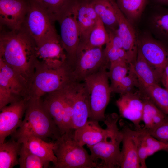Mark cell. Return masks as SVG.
<instances>
[{
  "mask_svg": "<svg viewBox=\"0 0 168 168\" xmlns=\"http://www.w3.org/2000/svg\"><path fill=\"white\" fill-rule=\"evenodd\" d=\"M36 44L22 26L3 31L0 36V59L26 81L28 88L36 63Z\"/></svg>",
  "mask_w": 168,
  "mask_h": 168,
  "instance_id": "obj_1",
  "label": "cell"
},
{
  "mask_svg": "<svg viewBox=\"0 0 168 168\" xmlns=\"http://www.w3.org/2000/svg\"><path fill=\"white\" fill-rule=\"evenodd\" d=\"M61 133L44 104L42 98L28 99L24 118L11 138L20 142L30 137H37L46 141H56Z\"/></svg>",
  "mask_w": 168,
  "mask_h": 168,
  "instance_id": "obj_2",
  "label": "cell"
},
{
  "mask_svg": "<svg viewBox=\"0 0 168 168\" xmlns=\"http://www.w3.org/2000/svg\"><path fill=\"white\" fill-rule=\"evenodd\" d=\"M72 71L67 63L58 68H51L36 63L28 86V98H42L64 88L75 81Z\"/></svg>",
  "mask_w": 168,
  "mask_h": 168,
  "instance_id": "obj_3",
  "label": "cell"
},
{
  "mask_svg": "<svg viewBox=\"0 0 168 168\" xmlns=\"http://www.w3.org/2000/svg\"><path fill=\"white\" fill-rule=\"evenodd\" d=\"M119 118L115 113L105 115L104 122L111 130V134L105 140L93 145H87L91 152L92 160L97 164L99 168H118L119 166L123 134L117 126Z\"/></svg>",
  "mask_w": 168,
  "mask_h": 168,
  "instance_id": "obj_4",
  "label": "cell"
},
{
  "mask_svg": "<svg viewBox=\"0 0 168 168\" xmlns=\"http://www.w3.org/2000/svg\"><path fill=\"white\" fill-rule=\"evenodd\" d=\"M74 129L66 133L55 141L53 149L57 158L55 168H97L90 155L75 140Z\"/></svg>",
  "mask_w": 168,
  "mask_h": 168,
  "instance_id": "obj_5",
  "label": "cell"
},
{
  "mask_svg": "<svg viewBox=\"0 0 168 168\" xmlns=\"http://www.w3.org/2000/svg\"><path fill=\"white\" fill-rule=\"evenodd\" d=\"M60 28V40L67 55V63L72 68L77 60L79 42L75 0H68L55 16Z\"/></svg>",
  "mask_w": 168,
  "mask_h": 168,
  "instance_id": "obj_6",
  "label": "cell"
},
{
  "mask_svg": "<svg viewBox=\"0 0 168 168\" xmlns=\"http://www.w3.org/2000/svg\"><path fill=\"white\" fill-rule=\"evenodd\" d=\"M106 69H103L89 76L83 81L89 96L91 110L89 119L105 121V111L112 92Z\"/></svg>",
  "mask_w": 168,
  "mask_h": 168,
  "instance_id": "obj_7",
  "label": "cell"
},
{
  "mask_svg": "<svg viewBox=\"0 0 168 168\" xmlns=\"http://www.w3.org/2000/svg\"><path fill=\"white\" fill-rule=\"evenodd\" d=\"M55 21L39 2L30 0L29 6L23 27L38 45L58 35Z\"/></svg>",
  "mask_w": 168,
  "mask_h": 168,
  "instance_id": "obj_8",
  "label": "cell"
},
{
  "mask_svg": "<svg viewBox=\"0 0 168 168\" xmlns=\"http://www.w3.org/2000/svg\"><path fill=\"white\" fill-rule=\"evenodd\" d=\"M26 80L0 59V109L23 99H28Z\"/></svg>",
  "mask_w": 168,
  "mask_h": 168,
  "instance_id": "obj_9",
  "label": "cell"
},
{
  "mask_svg": "<svg viewBox=\"0 0 168 168\" xmlns=\"http://www.w3.org/2000/svg\"><path fill=\"white\" fill-rule=\"evenodd\" d=\"M102 47H96L85 50L77 56L73 68L72 76L74 81L83 82L85 78L101 69L109 67Z\"/></svg>",
  "mask_w": 168,
  "mask_h": 168,
  "instance_id": "obj_10",
  "label": "cell"
},
{
  "mask_svg": "<svg viewBox=\"0 0 168 168\" xmlns=\"http://www.w3.org/2000/svg\"><path fill=\"white\" fill-rule=\"evenodd\" d=\"M138 51L161 77L168 63V49L163 43L145 32L138 37Z\"/></svg>",
  "mask_w": 168,
  "mask_h": 168,
  "instance_id": "obj_11",
  "label": "cell"
},
{
  "mask_svg": "<svg viewBox=\"0 0 168 168\" xmlns=\"http://www.w3.org/2000/svg\"><path fill=\"white\" fill-rule=\"evenodd\" d=\"M28 99L12 102L0 109V144L19 127L25 114Z\"/></svg>",
  "mask_w": 168,
  "mask_h": 168,
  "instance_id": "obj_12",
  "label": "cell"
},
{
  "mask_svg": "<svg viewBox=\"0 0 168 168\" xmlns=\"http://www.w3.org/2000/svg\"><path fill=\"white\" fill-rule=\"evenodd\" d=\"M36 63L51 68L59 67L67 63V55L58 35L36 45Z\"/></svg>",
  "mask_w": 168,
  "mask_h": 168,
  "instance_id": "obj_13",
  "label": "cell"
},
{
  "mask_svg": "<svg viewBox=\"0 0 168 168\" xmlns=\"http://www.w3.org/2000/svg\"><path fill=\"white\" fill-rule=\"evenodd\" d=\"M30 0H0L1 24L10 30L23 26L29 6Z\"/></svg>",
  "mask_w": 168,
  "mask_h": 168,
  "instance_id": "obj_14",
  "label": "cell"
},
{
  "mask_svg": "<svg viewBox=\"0 0 168 168\" xmlns=\"http://www.w3.org/2000/svg\"><path fill=\"white\" fill-rule=\"evenodd\" d=\"M120 95L116 101L120 116L132 122L135 130H141L144 105L142 92L139 90Z\"/></svg>",
  "mask_w": 168,
  "mask_h": 168,
  "instance_id": "obj_15",
  "label": "cell"
},
{
  "mask_svg": "<svg viewBox=\"0 0 168 168\" xmlns=\"http://www.w3.org/2000/svg\"><path fill=\"white\" fill-rule=\"evenodd\" d=\"M75 3L79 33L78 50L86 42L98 17L93 8L92 0H75Z\"/></svg>",
  "mask_w": 168,
  "mask_h": 168,
  "instance_id": "obj_16",
  "label": "cell"
},
{
  "mask_svg": "<svg viewBox=\"0 0 168 168\" xmlns=\"http://www.w3.org/2000/svg\"><path fill=\"white\" fill-rule=\"evenodd\" d=\"M114 9L118 23L117 32L122 40L123 48L127 53L130 63H133L136 59L138 54L137 33L132 24L121 11L116 2Z\"/></svg>",
  "mask_w": 168,
  "mask_h": 168,
  "instance_id": "obj_17",
  "label": "cell"
},
{
  "mask_svg": "<svg viewBox=\"0 0 168 168\" xmlns=\"http://www.w3.org/2000/svg\"><path fill=\"white\" fill-rule=\"evenodd\" d=\"M123 134L119 167L121 168H141L138 158L136 130L124 127L121 130Z\"/></svg>",
  "mask_w": 168,
  "mask_h": 168,
  "instance_id": "obj_18",
  "label": "cell"
},
{
  "mask_svg": "<svg viewBox=\"0 0 168 168\" xmlns=\"http://www.w3.org/2000/svg\"><path fill=\"white\" fill-rule=\"evenodd\" d=\"M98 121L89 119L83 126L74 130V137L81 146L93 145L105 140L111 134L110 128L103 129Z\"/></svg>",
  "mask_w": 168,
  "mask_h": 168,
  "instance_id": "obj_19",
  "label": "cell"
},
{
  "mask_svg": "<svg viewBox=\"0 0 168 168\" xmlns=\"http://www.w3.org/2000/svg\"><path fill=\"white\" fill-rule=\"evenodd\" d=\"M73 112L72 129L75 130L84 125L91 114L89 95L84 82L78 84L74 98Z\"/></svg>",
  "mask_w": 168,
  "mask_h": 168,
  "instance_id": "obj_20",
  "label": "cell"
},
{
  "mask_svg": "<svg viewBox=\"0 0 168 168\" xmlns=\"http://www.w3.org/2000/svg\"><path fill=\"white\" fill-rule=\"evenodd\" d=\"M129 65L138 80L141 90L152 85L159 84L160 77L139 52L138 51L134 61Z\"/></svg>",
  "mask_w": 168,
  "mask_h": 168,
  "instance_id": "obj_21",
  "label": "cell"
},
{
  "mask_svg": "<svg viewBox=\"0 0 168 168\" xmlns=\"http://www.w3.org/2000/svg\"><path fill=\"white\" fill-rule=\"evenodd\" d=\"M64 88L45 95L44 98L42 100L45 107L62 135L65 103Z\"/></svg>",
  "mask_w": 168,
  "mask_h": 168,
  "instance_id": "obj_22",
  "label": "cell"
},
{
  "mask_svg": "<svg viewBox=\"0 0 168 168\" xmlns=\"http://www.w3.org/2000/svg\"><path fill=\"white\" fill-rule=\"evenodd\" d=\"M20 143L48 165H49L51 162L54 166L56 164L57 158L53 150L54 142H48L40 138L32 137L23 139Z\"/></svg>",
  "mask_w": 168,
  "mask_h": 168,
  "instance_id": "obj_23",
  "label": "cell"
},
{
  "mask_svg": "<svg viewBox=\"0 0 168 168\" xmlns=\"http://www.w3.org/2000/svg\"><path fill=\"white\" fill-rule=\"evenodd\" d=\"M156 6L149 19V28L157 40L168 42V8Z\"/></svg>",
  "mask_w": 168,
  "mask_h": 168,
  "instance_id": "obj_24",
  "label": "cell"
},
{
  "mask_svg": "<svg viewBox=\"0 0 168 168\" xmlns=\"http://www.w3.org/2000/svg\"><path fill=\"white\" fill-rule=\"evenodd\" d=\"M143 94L144 105L142 121L144 126L142 129L148 132L168 120V115L159 109L144 93Z\"/></svg>",
  "mask_w": 168,
  "mask_h": 168,
  "instance_id": "obj_25",
  "label": "cell"
},
{
  "mask_svg": "<svg viewBox=\"0 0 168 168\" xmlns=\"http://www.w3.org/2000/svg\"><path fill=\"white\" fill-rule=\"evenodd\" d=\"M115 0H92L94 9L107 30H116L118 23L115 11Z\"/></svg>",
  "mask_w": 168,
  "mask_h": 168,
  "instance_id": "obj_26",
  "label": "cell"
},
{
  "mask_svg": "<svg viewBox=\"0 0 168 168\" xmlns=\"http://www.w3.org/2000/svg\"><path fill=\"white\" fill-rule=\"evenodd\" d=\"M22 143L11 138L0 144V168H12L19 165Z\"/></svg>",
  "mask_w": 168,
  "mask_h": 168,
  "instance_id": "obj_27",
  "label": "cell"
},
{
  "mask_svg": "<svg viewBox=\"0 0 168 168\" xmlns=\"http://www.w3.org/2000/svg\"><path fill=\"white\" fill-rule=\"evenodd\" d=\"M109 36L104 25L98 17L86 42L77 51V55L82 52L92 48L102 47L108 42Z\"/></svg>",
  "mask_w": 168,
  "mask_h": 168,
  "instance_id": "obj_28",
  "label": "cell"
},
{
  "mask_svg": "<svg viewBox=\"0 0 168 168\" xmlns=\"http://www.w3.org/2000/svg\"><path fill=\"white\" fill-rule=\"evenodd\" d=\"M116 2L124 15L133 24L140 18L147 0H116Z\"/></svg>",
  "mask_w": 168,
  "mask_h": 168,
  "instance_id": "obj_29",
  "label": "cell"
},
{
  "mask_svg": "<svg viewBox=\"0 0 168 168\" xmlns=\"http://www.w3.org/2000/svg\"><path fill=\"white\" fill-rule=\"evenodd\" d=\"M142 90L159 109L168 115V90L161 87L159 84H156Z\"/></svg>",
  "mask_w": 168,
  "mask_h": 168,
  "instance_id": "obj_30",
  "label": "cell"
},
{
  "mask_svg": "<svg viewBox=\"0 0 168 168\" xmlns=\"http://www.w3.org/2000/svg\"><path fill=\"white\" fill-rule=\"evenodd\" d=\"M20 168H47L49 165L22 143L19 156Z\"/></svg>",
  "mask_w": 168,
  "mask_h": 168,
  "instance_id": "obj_31",
  "label": "cell"
},
{
  "mask_svg": "<svg viewBox=\"0 0 168 168\" xmlns=\"http://www.w3.org/2000/svg\"><path fill=\"white\" fill-rule=\"evenodd\" d=\"M130 69L129 64L122 61L110 63L108 74L110 81L111 91L120 81L128 73Z\"/></svg>",
  "mask_w": 168,
  "mask_h": 168,
  "instance_id": "obj_32",
  "label": "cell"
},
{
  "mask_svg": "<svg viewBox=\"0 0 168 168\" xmlns=\"http://www.w3.org/2000/svg\"><path fill=\"white\" fill-rule=\"evenodd\" d=\"M136 87L140 89V85L137 76L130 67L128 73L120 81L112 91L122 95L135 92Z\"/></svg>",
  "mask_w": 168,
  "mask_h": 168,
  "instance_id": "obj_33",
  "label": "cell"
},
{
  "mask_svg": "<svg viewBox=\"0 0 168 168\" xmlns=\"http://www.w3.org/2000/svg\"><path fill=\"white\" fill-rule=\"evenodd\" d=\"M139 134L143 141L147 150L149 156L162 150H167L168 144L165 143L154 137L142 128L138 130Z\"/></svg>",
  "mask_w": 168,
  "mask_h": 168,
  "instance_id": "obj_34",
  "label": "cell"
},
{
  "mask_svg": "<svg viewBox=\"0 0 168 168\" xmlns=\"http://www.w3.org/2000/svg\"><path fill=\"white\" fill-rule=\"evenodd\" d=\"M104 52L110 64L120 61H124L127 58V52L124 49L116 48L109 42L105 44Z\"/></svg>",
  "mask_w": 168,
  "mask_h": 168,
  "instance_id": "obj_35",
  "label": "cell"
},
{
  "mask_svg": "<svg viewBox=\"0 0 168 168\" xmlns=\"http://www.w3.org/2000/svg\"><path fill=\"white\" fill-rule=\"evenodd\" d=\"M68 0H40V2L55 20V16Z\"/></svg>",
  "mask_w": 168,
  "mask_h": 168,
  "instance_id": "obj_36",
  "label": "cell"
},
{
  "mask_svg": "<svg viewBox=\"0 0 168 168\" xmlns=\"http://www.w3.org/2000/svg\"><path fill=\"white\" fill-rule=\"evenodd\" d=\"M147 132L160 141L168 144V119Z\"/></svg>",
  "mask_w": 168,
  "mask_h": 168,
  "instance_id": "obj_37",
  "label": "cell"
},
{
  "mask_svg": "<svg viewBox=\"0 0 168 168\" xmlns=\"http://www.w3.org/2000/svg\"><path fill=\"white\" fill-rule=\"evenodd\" d=\"M136 135L138 154L141 167V168H147L146 160L149 156L147 150L139 134L138 130H136Z\"/></svg>",
  "mask_w": 168,
  "mask_h": 168,
  "instance_id": "obj_38",
  "label": "cell"
},
{
  "mask_svg": "<svg viewBox=\"0 0 168 168\" xmlns=\"http://www.w3.org/2000/svg\"><path fill=\"white\" fill-rule=\"evenodd\" d=\"M107 30L109 36V40L108 42L116 48H123L122 40L118 35L117 30Z\"/></svg>",
  "mask_w": 168,
  "mask_h": 168,
  "instance_id": "obj_39",
  "label": "cell"
},
{
  "mask_svg": "<svg viewBox=\"0 0 168 168\" xmlns=\"http://www.w3.org/2000/svg\"><path fill=\"white\" fill-rule=\"evenodd\" d=\"M161 82L164 88L168 90V63L165 66L162 72Z\"/></svg>",
  "mask_w": 168,
  "mask_h": 168,
  "instance_id": "obj_40",
  "label": "cell"
},
{
  "mask_svg": "<svg viewBox=\"0 0 168 168\" xmlns=\"http://www.w3.org/2000/svg\"><path fill=\"white\" fill-rule=\"evenodd\" d=\"M157 6L168 7V0H152Z\"/></svg>",
  "mask_w": 168,
  "mask_h": 168,
  "instance_id": "obj_41",
  "label": "cell"
},
{
  "mask_svg": "<svg viewBox=\"0 0 168 168\" xmlns=\"http://www.w3.org/2000/svg\"><path fill=\"white\" fill-rule=\"evenodd\" d=\"M38 2H39L40 0H35Z\"/></svg>",
  "mask_w": 168,
  "mask_h": 168,
  "instance_id": "obj_42",
  "label": "cell"
},
{
  "mask_svg": "<svg viewBox=\"0 0 168 168\" xmlns=\"http://www.w3.org/2000/svg\"><path fill=\"white\" fill-rule=\"evenodd\" d=\"M166 151L168 152V149H167Z\"/></svg>",
  "mask_w": 168,
  "mask_h": 168,
  "instance_id": "obj_43",
  "label": "cell"
}]
</instances>
